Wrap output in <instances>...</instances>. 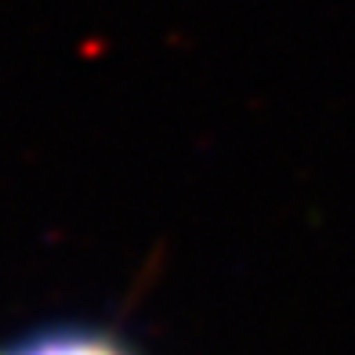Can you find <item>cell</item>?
<instances>
[{"label": "cell", "mask_w": 355, "mask_h": 355, "mask_svg": "<svg viewBox=\"0 0 355 355\" xmlns=\"http://www.w3.org/2000/svg\"><path fill=\"white\" fill-rule=\"evenodd\" d=\"M0 355H145V352L116 322L55 319L4 337Z\"/></svg>", "instance_id": "cell-1"}]
</instances>
